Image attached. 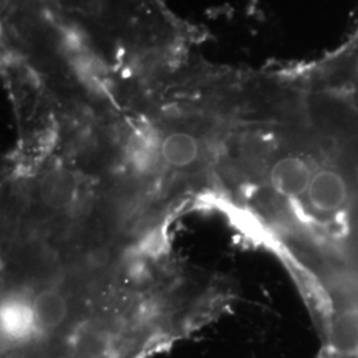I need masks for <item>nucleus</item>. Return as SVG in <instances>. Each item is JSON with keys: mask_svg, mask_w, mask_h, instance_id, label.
Masks as SVG:
<instances>
[{"mask_svg": "<svg viewBox=\"0 0 358 358\" xmlns=\"http://www.w3.org/2000/svg\"><path fill=\"white\" fill-rule=\"evenodd\" d=\"M331 343L334 350L341 355L358 352V312L348 309L336 316L331 329Z\"/></svg>", "mask_w": 358, "mask_h": 358, "instance_id": "obj_7", "label": "nucleus"}, {"mask_svg": "<svg viewBox=\"0 0 358 358\" xmlns=\"http://www.w3.org/2000/svg\"><path fill=\"white\" fill-rule=\"evenodd\" d=\"M161 142L153 131L143 129L136 131L128 143L129 162L136 171L152 173L162 159Z\"/></svg>", "mask_w": 358, "mask_h": 358, "instance_id": "obj_5", "label": "nucleus"}, {"mask_svg": "<svg viewBox=\"0 0 358 358\" xmlns=\"http://www.w3.org/2000/svg\"><path fill=\"white\" fill-rule=\"evenodd\" d=\"M313 170L307 161L297 155L282 157L271 169L269 180L273 190L287 198L307 194Z\"/></svg>", "mask_w": 358, "mask_h": 358, "instance_id": "obj_3", "label": "nucleus"}, {"mask_svg": "<svg viewBox=\"0 0 358 358\" xmlns=\"http://www.w3.org/2000/svg\"><path fill=\"white\" fill-rule=\"evenodd\" d=\"M348 186L344 177L331 169L313 174L307 190L309 205L320 214H336L348 202Z\"/></svg>", "mask_w": 358, "mask_h": 358, "instance_id": "obj_2", "label": "nucleus"}, {"mask_svg": "<svg viewBox=\"0 0 358 358\" xmlns=\"http://www.w3.org/2000/svg\"><path fill=\"white\" fill-rule=\"evenodd\" d=\"M198 154L199 143L189 133H171L161 142L162 161L166 162L169 166H190L196 161Z\"/></svg>", "mask_w": 358, "mask_h": 358, "instance_id": "obj_6", "label": "nucleus"}, {"mask_svg": "<svg viewBox=\"0 0 358 358\" xmlns=\"http://www.w3.org/2000/svg\"><path fill=\"white\" fill-rule=\"evenodd\" d=\"M35 338L47 336L63 325L68 316V304L64 296L53 291H43L32 299Z\"/></svg>", "mask_w": 358, "mask_h": 358, "instance_id": "obj_4", "label": "nucleus"}, {"mask_svg": "<svg viewBox=\"0 0 358 358\" xmlns=\"http://www.w3.org/2000/svg\"><path fill=\"white\" fill-rule=\"evenodd\" d=\"M1 334L8 348L26 345L35 338L32 300L23 294H13L1 304Z\"/></svg>", "mask_w": 358, "mask_h": 358, "instance_id": "obj_1", "label": "nucleus"}, {"mask_svg": "<svg viewBox=\"0 0 358 358\" xmlns=\"http://www.w3.org/2000/svg\"><path fill=\"white\" fill-rule=\"evenodd\" d=\"M40 194L45 205L53 208H64L72 203L76 194V185L69 174L52 173L43 179Z\"/></svg>", "mask_w": 358, "mask_h": 358, "instance_id": "obj_8", "label": "nucleus"}]
</instances>
